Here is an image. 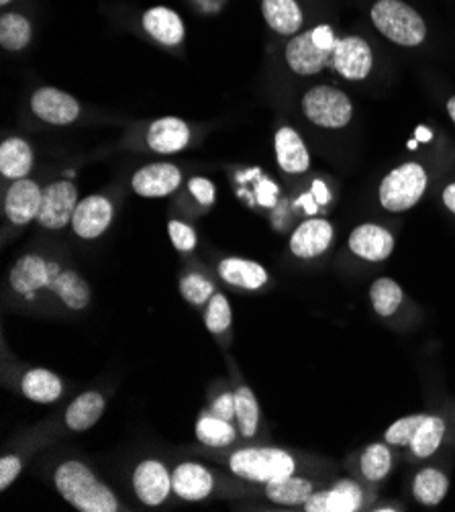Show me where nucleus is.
<instances>
[{
	"label": "nucleus",
	"instance_id": "nucleus-31",
	"mask_svg": "<svg viewBox=\"0 0 455 512\" xmlns=\"http://www.w3.org/2000/svg\"><path fill=\"white\" fill-rule=\"evenodd\" d=\"M49 292H54L70 311H84L92 300L88 282L76 270H62Z\"/></svg>",
	"mask_w": 455,
	"mask_h": 512
},
{
	"label": "nucleus",
	"instance_id": "nucleus-7",
	"mask_svg": "<svg viewBox=\"0 0 455 512\" xmlns=\"http://www.w3.org/2000/svg\"><path fill=\"white\" fill-rule=\"evenodd\" d=\"M60 272H62L60 264L45 260L43 255L27 253L13 264L9 272V284L13 292H17L19 296L33 300L39 290L52 288Z\"/></svg>",
	"mask_w": 455,
	"mask_h": 512
},
{
	"label": "nucleus",
	"instance_id": "nucleus-30",
	"mask_svg": "<svg viewBox=\"0 0 455 512\" xmlns=\"http://www.w3.org/2000/svg\"><path fill=\"white\" fill-rule=\"evenodd\" d=\"M262 13L268 27L280 35H296L305 21L296 0H262Z\"/></svg>",
	"mask_w": 455,
	"mask_h": 512
},
{
	"label": "nucleus",
	"instance_id": "nucleus-47",
	"mask_svg": "<svg viewBox=\"0 0 455 512\" xmlns=\"http://www.w3.org/2000/svg\"><path fill=\"white\" fill-rule=\"evenodd\" d=\"M298 204H300L302 209L307 211V215H317V211L321 209L319 202H317L315 196H313V192H305V194H302V196L298 198Z\"/></svg>",
	"mask_w": 455,
	"mask_h": 512
},
{
	"label": "nucleus",
	"instance_id": "nucleus-23",
	"mask_svg": "<svg viewBox=\"0 0 455 512\" xmlns=\"http://www.w3.org/2000/svg\"><path fill=\"white\" fill-rule=\"evenodd\" d=\"M143 29L151 39H156L162 45L174 47L184 41L186 29L178 13L168 7H154L143 15Z\"/></svg>",
	"mask_w": 455,
	"mask_h": 512
},
{
	"label": "nucleus",
	"instance_id": "nucleus-2",
	"mask_svg": "<svg viewBox=\"0 0 455 512\" xmlns=\"http://www.w3.org/2000/svg\"><path fill=\"white\" fill-rule=\"evenodd\" d=\"M370 19L382 37L400 47H419L429 33L421 13L402 0H376Z\"/></svg>",
	"mask_w": 455,
	"mask_h": 512
},
{
	"label": "nucleus",
	"instance_id": "nucleus-4",
	"mask_svg": "<svg viewBox=\"0 0 455 512\" xmlns=\"http://www.w3.org/2000/svg\"><path fill=\"white\" fill-rule=\"evenodd\" d=\"M231 472L247 482L268 484L292 476L296 472V459L278 447H243L229 457Z\"/></svg>",
	"mask_w": 455,
	"mask_h": 512
},
{
	"label": "nucleus",
	"instance_id": "nucleus-3",
	"mask_svg": "<svg viewBox=\"0 0 455 512\" xmlns=\"http://www.w3.org/2000/svg\"><path fill=\"white\" fill-rule=\"evenodd\" d=\"M429 174L421 162H404L392 168L378 186V202L386 213H407L423 200Z\"/></svg>",
	"mask_w": 455,
	"mask_h": 512
},
{
	"label": "nucleus",
	"instance_id": "nucleus-8",
	"mask_svg": "<svg viewBox=\"0 0 455 512\" xmlns=\"http://www.w3.org/2000/svg\"><path fill=\"white\" fill-rule=\"evenodd\" d=\"M78 207V190L68 180L52 182L43 190L41 211H39V225L49 231H62L64 227L72 225V217Z\"/></svg>",
	"mask_w": 455,
	"mask_h": 512
},
{
	"label": "nucleus",
	"instance_id": "nucleus-11",
	"mask_svg": "<svg viewBox=\"0 0 455 512\" xmlns=\"http://www.w3.org/2000/svg\"><path fill=\"white\" fill-rule=\"evenodd\" d=\"M396 239L390 229L378 225V223H362L353 227L347 237V249L356 255V258L380 264L386 262L394 253Z\"/></svg>",
	"mask_w": 455,
	"mask_h": 512
},
{
	"label": "nucleus",
	"instance_id": "nucleus-44",
	"mask_svg": "<svg viewBox=\"0 0 455 512\" xmlns=\"http://www.w3.org/2000/svg\"><path fill=\"white\" fill-rule=\"evenodd\" d=\"M276 192H278V188H276L270 180H264V182L260 184L258 198H260V202L264 204V207H272V204L276 202Z\"/></svg>",
	"mask_w": 455,
	"mask_h": 512
},
{
	"label": "nucleus",
	"instance_id": "nucleus-32",
	"mask_svg": "<svg viewBox=\"0 0 455 512\" xmlns=\"http://www.w3.org/2000/svg\"><path fill=\"white\" fill-rule=\"evenodd\" d=\"M368 296H370V304H372L374 313L382 319L394 317L404 302L402 286L394 278H388V276L374 280Z\"/></svg>",
	"mask_w": 455,
	"mask_h": 512
},
{
	"label": "nucleus",
	"instance_id": "nucleus-27",
	"mask_svg": "<svg viewBox=\"0 0 455 512\" xmlns=\"http://www.w3.org/2000/svg\"><path fill=\"white\" fill-rule=\"evenodd\" d=\"M33 168V147L21 137H9L0 145V174L9 180L27 178Z\"/></svg>",
	"mask_w": 455,
	"mask_h": 512
},
{
	"label": "nucleus",
	"instance_id": "nucleus-42",
	"mask_svg": "<svg viewBox=\"0 0 455 512\" xmlns=\"http://www.w3.org/2000/svg\"><path fill=\"white\" fill-rule=\"evenodd\" d=\"M213 413L221 419H235V392H225L213 402Z\"/></svg>",
	"mask_w": 455,
	"mask_h": 512
},
{
	"label": "nucleus",
	"instance_id": "nucleus-49",
	"mask_svg": "<svg viewBox=\"0 0 455 512\" xmlns=\"http://www.w3.org/2000/svg\"><path fill=\"white\" fill-rule=\"evenodd\" d=\"M372 510H376V512H384V510H392V512H396V510H402L400 506H396V504H384V506H374Z\"/></svg>",
	"mask_w": 455,
	"mask_h": 512
},
{
	"label": "nucleus",
	"instance_id": "nucleus-34",
	"mask_svg": "<svg viewBox=\"0 0 455 512\" xmlns=\"http://www.w3.org/2000/svg\"><path fill=\"white\" fill-rule=\"evenodd\" d=\"M237 437L231 421L217 417L215 413H205L196 423V439L207 447H229Z\"/></svg>",
	"mask_w": 455,
	"mask_h": 512
},
{
	"label": "nucleus",
	"instance_id": "nucleus-40",
	"mask_svg": "<svg viewBox=\"0 0 455 512\" xmlns=\"http://www.w3.org/2000/svg\"><path fill=\"white\" fill-rule=\"evenodd\" d=\"M23 462L19 455H5L0 459V490H7L21 476Z\"/></svg>",
	"mask_w": 455,
	"mask_h": 512
},
{
	"label": "nucleus",
	"instance_id": "nucleus-38",
	"mask_svg": "<svg viewBox=\"0 0 455 512\" xmlns=\"http://www.w3.org/2000/svg\"><path fill=\"white\" fill-rule=\"evenodd\" d=\"M427 413H415V415H407L398 421H394L386 431H384V441L392 447H407L415 429L419 427V423L425 419Z\"/></svg>",
	"mask_w": 455,
	"mask_h": 512
},
{
	"label": "nucleus",
	"instance_id": "nucleus-17",
	"mask_svg": "<svg viewBox=\"0 0 455 512\" xmlns=\"http://www.w3.org/2000/svg\"><path fill=\"white\" fill-rule=\"evenodd\" d=\"M182 184V172L174 164H149L137 170L131 178L135 194L143 198H162L178 190Z\"/></svg>",
	"mask_w": 455,
	"mask_h": 512
},
{
	"label": "nucleus",
	"instance_id": "nucleus-45",
	"mask_svg": "<svg viewBox=\"0 0 455 512\" xmlns=\"http://www.w3.org/2000/svg\"><path fill=\"white\" fill-rule=\"evenodd\" d=\"M311 192H313L315 200L319 202V207H327V204L331 202V192H329V188H327V184L323 180H313Z\"/></svg>",
	"mask_w": 455,
	"mask_h": 512
},
{
	"label": "nucleus",
	"instance_id": "nucleus-22",
	"mask_svg": "<svg viewBox=\"0 0 455 512\" xmlns=\"http://www.w3.org/2000/svg\"><path fill=\"white\" fill-rule=\"evenodd\" d=\"M105 408H107V402L103 394L96 390L82 392L66 408V415H64L66 427L74 433L88 431L100 421V417L105 415Z\"/></svg>",
	"mask_w": 455,
	"mask_h": 512
},
{
	"label": "nucleus",
	"instance_id": "nucleus-6",
	"mask_svg": "<svg viewBox=\"0 0 455 512\" xmlns=\"http://www.w3.org/2000/svg\"><path fill=\"white\" fill-rule=\"evenodd\" d=\"M372 45L360 35H345L337 39L331 51V70L343 80L362 82L374 70Z\"/></svg>",
	"mask_w": 455,
	"mask_h": 512
},
{
	"label": "nucleus",
	"instance_id": "nucleus-35",
	"mask_svg": "<svg viewBox=\"0 0 455 512\" xmlns=\"http://www.w3.org/2000/svg\"><path fill=\"white\" fill-rule=\"evenodd\" d=\"M31 23L19 13H5L0 17V45L7 51H21L31 41Z\"/></svg>",
	"mask_w": 455,
	"mask_h": 512
},
{
	"label": "nucleus",
	"instance_id": "nucleus-39",
	"mask_svg": "<svg viewBox=\"0 0 455 512\" xmlns=\"http://www.w3.org/2000/svg\"><path fill=\"white\" fill-rule=\"evenodd\" d=\"M168 235L178 251H192L196 247V231L182 221H170Z\"/></svg>",
	"mask_w": 455,
	"mask_h": 512
},
{
	"label": "nucleus",
	"instance_id": "nucleus-9",
	"mask_svg": "<svg viewBox=\"0 0 455 512\" xmlns=\"http://www.w3.org/2000/svg\"><path fill=\"white\" fill-rule=\"evenodd\" d=\"M366 506V492L356 480H337L329 488L315 490L302 510L307 512H360Z\"/></svg>",
	"mask_w": 455,
	"mask_h": 512
},
{
	"label": "nucleus",
	"instance_id": "nucleus-50",
	"mask_svg": "<svg viewBox=\"0 0 455 512\" xmlns=\"http://www.w3.org/2000/svg\"><path fill=\"white\" fill-rule=\"evenodd\" d=\"M9 3H13V0H0V5H9Z\"/></svg>",
	"mask_w": 455,
	"mask_h": 512
},
{
	"label": "nucleus",
	"instance_id": "nucleus-28",
	"mask_svg": "<svg viewBox=\"0 0 455 512\" xmlns=\"http://www.w3.org/2000/svg\"><path fill=\"white\" fill-rule=\"evenodd\" d=\"M394 468V451L386 441L370 443L358 457L360 478L368 484H378L390 476Z\"/></svg>",
	"mask_w": 455,
	"mask_h": 512
},
{
	"label": "nucleus",
	"instance_id": "nucleus-24",
	"mask_svg": "<svg viewBox=\"0 0 455 512\" xmlns=\"http://www.w3.org/2000/svg\"><path fill=\"white\" fill-rule=\"evenodd\" d=\"M447 429H449V425H447L443 415H429L427 413L425 419L415 429L407 449L411 451V455L415 459L423 462V459L433 457L441 449V445L447 437Z\"/></svg>",
	"mask_w": 455,
	"mask_h": 512
},
{
	"label": "nucleus",
	"instance_id": "nucleus-12",
	"mask_svg": "<svg viewBox=\"0 0 455 512\" xmlns=\"http://www.w3.org/2000/svg\"><path fill=\"white\" fill-rule=\"evenodd\" d=\"M335 239V227L325 217H309L290 235V253L298 260H317L329 251Z\"/></svg>",
	"mask_w": 455,
	"mask_h": 512
},
{
	"label": "nucleus",
	"instance_id": "nucleus-15",
	"mask_svg": "<svg viewBox=\"0 0 455 512\" xmlns=\"http://www.w3.org/2000/svg\"><path fill=\"white\" fill-rule=\"evenodd\" d=\"M284 60L288 68L298 76H317L323 70L331 68V51H325L315 45L313 33L305 31L294 35L286 49Z\"/></svg>",
	"mask_w": 455,
	"mask_h": 512
},
{
	"label": "nucleus",
	"instance_id": "nucleus-37",
	"mask_svg": "<svg viewBox=\"0 0 455 512\" xmlns=\"http://www.w3.org/2000/svg\"><path fill=\"white\" fill-rule=\"evenodd\" d=\"M233 323V311L229 298L225 294L215 292V296L209 300L207 313H205V325L213 335H223Z\"/></svg>",
	"mask_w": 455,
	"mask_h": 512
},
{
	"label": "nucleus",
	"instance_id": "nucleus-41",
	"mask_svg": "<svg viewBox=\"0 0 455 512\" xmlns=\"http://www.w3.org/2000/svg\"><path fill=\"white\" fill-rule=\"evenodd\" d=\"M188 190L202 204V207H213V204H215V186H213L211 180L200 178V176L190 178Z\"/></svg>",
	"mask_w": 455,
	"mask_h": 512
},
{
	"label": "nucleus",
	"instance_id": "nucleus-21",
	"mask_svg": "<svg viewBox=\"0 0 455 512\" xmlns=\"http://www.w3.org/2000/svg\"><path fill=\"white\" fill-rule=\"evenodd\" d=\"M190 141V127L178 119V117H164L151 123L147 131V145L151 151L164 153V156H170V153L182 151Z\"/></svg>",
	"mask_w": 455,
	"mask_h": 512
},
{
	"label": "nucleus",
	"instance_id": "nucleus-26",
	"mask_svg": "<svg viewBox=\"0 0 455 512\" xmlns=\"http://www.w3.org/2000/svg\"><path fill=\"white\" fill-rule=\"evenodd\" d=\"M449 486H451L449 476L443 470L427 466L415 474L411 492H413V498L417 504H421L425 508H435L449 494Z\"/></svg>",
	"mask_w": 455,
	"mask_h": 512
},
{
	"label": "nucleus",
	"instance_id": "nucleus-48",
	"mask_svg": "<svg viewBox=\"0 0 455 512\" xmlns=\"http://www.w3.org/2000/svg\"><path fill=\"white\" fill-rule=\"evenodd\" d=\"M445 109H447V115H449L451 123L455 125V94L447 98V102H445Z\"/></svg>",
	"mask_w": 455,
	"mask_h": 512
},
{
	"label": "nucleus",
	"instance_id": "nucleus-29",
	"mask_svg": "<svg viewBox=\"0 0 455 512\" xmlns=\"http://www.w3.org/2000/svg\"><path fill=\"white\" fill-rule=\"evenodd\" d=\"M315 484L309 478L286 476L276 482L266 484V498L280 506H305V502L315 494Z\"/></svg>",
	"mask_w": 455,
	"mask_h": 512
},
{
	"label": "nucleus",
	"instance_id": "nucleus-5",
	"mask_svg": "<svg viewBox=\"0 0 455 512\" xmlns=\"http://www.w3.org/2000/svg\"><path fill=\"white\" fill-rule=\"evenodd\" d=\"M300 109L313 125L329 131L345 129L353 119L351 98L341 88L329 84L313 86L302 94Z\"/></svg>",
	"mask_w": 455,
	"mask_h": 512
},
{
	"label": "nucleus",
	"instance_id": "nucleus-16",
	"mask_svg": "<svg viewBox=\"0 0 455 512\" xmlns=\"http://www.w3.org/2000/svg\"><path fill=\"white\" fill-rule=\"evenodd\" d=\"M43 190L37 182L29 178L15 180L5 196V215L13 225H29L31 221H37L41 211Z\"/></svg>",
	"mask_w": 455,
	"mask_h": 512
},
{
	"label": "nucleus",
	"instance_id": "nucleus-18",
	"mask_svg": "<svg viewBox=\"0 0 455 512\" xmlns=\"http://www.w3.org/2000/svg\"><path fill=\"white\" fill-rule=\"evenodd\" d=\"M274 149H276V160L282 172L292 176L309 172L311 151L296 129L280 127L274 137Z\"/></svg>",
	"mask_w": 455,
	"mask_h": 512
},
{
	"label": "nucleus",
	"instance_id": "nucleus-43",
	"mask_svg": "<svg viewBox=\"0 0 455 512\" xmlns=\"http://www.w3.org/2000/svg\"><path fill=\"white\" fill-rule=\"evenodd\" d=\"M313 33V41L317 47L325 49V51H333L335 43H337V35L329 25H317L315 29H311Z\"/></svg>",
	"mask_w": 455,
	"mask_h": 512
},
{
	"label": "nucleus",
	"instance_id": "nucleus-33",
	"mask_svg": "<svg viewBox=\"0 0 455 512\" xmlns=\"http://www.w3.org/2000/svg\"><path fill=\"white\" fill-rule=\"evenodd\" d=\"M235 419L245 439L256 437L260 427V404L254 390L245 384L235 390Z\"/></svg>",
	"mask_w": 455,
	"mask_h": 512
},
{
	"label": "nucleus",
	"instance_id": "nucleus-14",
	"mask_svg": "<svg viewBox=\"0 0 455 512\" xmlns=\"http://www.w3.org/2000/svg\"><path fill=\"white\" fill-rule=\"evenodd\" d=\"M115 217L113 202L100 194L86 196L78 202L76 213L72 217V231L86 241L105 235Z\"/></svg>",
	"mask_w": 455,
	"mask_h": 512
},
{
	"label": "nucleus",
	"instance_id": "nucleus-25",
	"mask_svg": "<svg viewBox=\"0 0 455 512\" xmlns=\"http://www.w3.org/2000/svg\"><path fill=\"white\" fill-rule=\"evenodd\" d=\"M21 392L31 402L54 404L64 394V382L52 370L35 368L21 378Z\"/></svg>",
	"mask_w": 455,
	"mask_h": 512
},
{
	"label": "nucleus",
	"instance_id": "nucleus-10",
	"mask_svg": "<svg viewBox=\"0 0 455 512\" xmlns=\"http://www.w3.org/2000/svg\"><path fill=\"white\" fill-rule=\"evenodd\" d=\"M31 111L37 119H41L49 125L66 127V125H72L74 121H78L82 107L72 94H68L60 88L43 86V88L35 90L31 96Z\"/></svg>",
	"mask_w": 455,
	"mask_h": 512
},
{
	"label": "nucleus",
	"instance_id": "nucleus-19",
	"mask_svg": "<svg viewBox=\"0 0 455 512\" xmlns=\"http://www.w3.org/2000/svg\"><path fill=\"white\" fill-rule=\"evenodd\" d=\"M174 494L186 502H200L213 494V474L196 462H184L172 472Z\"/></svg>",
	"mask_w": 455,
	"mask_h": 512
},
{
	"label": "nucleus",
	"instance_id": "nucleus-13",
	"mask_svg": "<svg viewBox=\"0 0 455 512\" xmlns=\"http://www.w3.org/2000/svg\"><path fill=\"white\" fill-rule=\"evenodd\" d=\"M133 490L141 504L160 506L174 492L172 472H168L160 459H143L133 472Z\"/></svg>",
	"mask_w": 455,
	"mask_h": 512
},
{
	"label": "nucleus",
	"instance_id": "nucleus-36",
	"mask_svg": "<svg viewBox=\"0 0 455 512\" xmlns=\"http://www.w3.org/2000/svg\"><path fill=\"white\" fill-rule=\"evenodd\" d=\"M180 294L188 304L202 306L215 296V284L202 274L192 272L180 280Z\"/></svg>",
	"mask_w": 455,
	"mask_h": 512
},
{
	"label": "nucleus",
	"instance_id": "nucleus-1",
	"mask_svg": "<svg viewBox=\"0 0 455 512\" xmlns=\"http://www.w3.org/2000/svg\"><path fill=\"white\" fill-rule=\"evenodd\" d=\"M56 490L66 502L80 512H117L119 498L115 492L100 482L94 472L78 459H68L60 464L54 474Z\"/></svg>",
	"mask_w": 455,
	"mask_h": 512
},
{
	"label": "nucleus",
	"instance_id": "nucleus-20",
	"mask_svg": "<svg viewBox=\"0 0 455 512\" xmlns=\"http://www.w3.org/2000/svg\"><path fill=\"white\" fill-rule=\"evenodd\" d=\"M219 276L223 282H227L229 286L241 288V290H262L268 282V270L254 260H245V258H225L219 268H217Z\"/></svg>",
	"mask_w": 455,
	"mask_h": 512
},
{
	"label": "nucleus",
	"instance_id": "nucleus-46",
	"mask_svg": "<svg viewBox=\"0 0 455 512\" xmlns=\"http://www.w3.org/2000/svg\"><path fill=\"white\" fill-rule=\"evenodd\" d=\"M441 202H443V207H445L451 215H455V182H449V184L443 188V192H441Z\"/></svg>",
	"mask_w": 455,
	"mask_h": 512
}]
</instances>
